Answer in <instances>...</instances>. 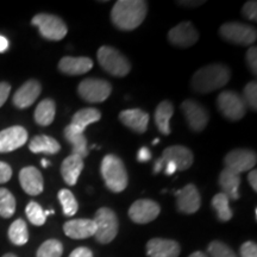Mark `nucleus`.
<instances>
[{
	"label": "nucleus",
	"instance_id": "obj_1",
	"mask_svg": "<svg viewBox=\"0 0 257 257\" xmlns=\"http://www.w3.org/2000/svg\"><path fill=\"white\" fill-rule=\"evenodd\" d=\"M148 14V4L143 0H119L111 11V21L117 29L131 31L140 27Z\"/></svg>",
	"mask_w": 257,
	"mask_h": 257
},
{
	"label": "nucleus",
	"instance_id": "obj_2",
	"mask_svg": "<svg viewBox=\"0 0 257 257\" xmlns=\"http://www.w3.org/2000/svg\"><path fill=\"white\" fill-rule=\"evenodd\" d=\"M231 70L223 63H212L194 73L191 86L193 91L206 94L223 88L230 81Z\"/></svg>",
	"mask_w": 257,
	"mask_h": 257
},
{
	"label": "nucleus",
	"instance_id": "obj_3",
	"mask_svg": "<svg viewBox=\"0 0 257 257\" xmlns=\"http://www.w3.org/2000/svg\"><path fill=\"white\" fill-rule=\"evenodd\" d=\"M101 175L106 187L111 192L120 193L127 186V172L124 162L115 155H106L101 162Z\"/></svg>",
	"mask_w": 257,
	"mask_h": 257
},
{
	"label": "nucleus",
	"instance_id": "obj_4",
	"mask_svg": "<svg viewBox=\"0 0 257 257\" xmlns=\"http://www.w3.org/2000/svg\"><path fill=\"white\" fill-rule=\"evenodd\" d=\"M96 57L101 68L115 78H123L130 73L131 64L128 60L114 48L108 46L101 47L96 53Z\"/></svg>",
	"mask_w": 257,
	"mask_h": 257
},
{
	"label": "nucleus",
	"instance_id": "obj_5",
	"mask_svg": "<svg viewBox=\"0 0 257 257\" xmlns=\"http://www.w3.org/2000/svg\"><path fill=\"white\" fill-rule=\"evenodd\" d=\"M96 242L108 244L115 238L118 233V218L111 208L101 207L96 211L94 219Z\"/></svg>",
	"mask_w": 257,
	"mask_h": 257
},
{
	"label": "nucleus",
	"instance_id": "obj_6",
	"mask_svg": "<svg viewBox=\"0 0 257 257\" xmlns=\"http://www.w3.org/2000/svg\"><path fill=\"white\" fill-rule=\"evenodd\" d=\"M194 156L188 148L182 146H172L163 150L162 155L154 163V173L157 174L165 168L167 163L173 162L180 172H184L192 167Z\"/></svg>",
	"mask_w": 257,
	"mask_h": 257
},
{
	"label": "nucleus",
	"instance_id": "obj_7",
	"mask_svg": "<svg viewBox=\"0 0 257 257\" xmlns=\"http://www.w3.org/2000/svg\"><path fill=\"white\" fill-rule=\"evenodd\" d=\"M31 23L38 28L42 37L49 41L63 40L68 32L66 23L55 15L38 14L32 18Z\"/></svg>",
	"mask_w": 257,
	"mask_h": 257
},
{
	"label": "nucleus",
	"instance_id": "obj_8",
	"mask_svg": "<svg viewBox=\"0 0 257 257\" xmlns=\"http://www.w3.org/2000/svg\"><path fill=\"white\" fill-rule=\"evenodd\" d=\"M217 106L220 113L231 121L242 119L246 112V105L242 96L231 89L223 91L218 95Z\"/></svg>",
	"mask_w": 257,
	"mask_h": 257
},
{
	"label": "nucleus",
	"instance_id": "obj_9",
	"mask_svg": "<svg viewBox=\"0 0 257 257\" xmlns=\"http://www.w3.org/2000/svg\"><path fill=\"white\" fill-rule=\"evenodd\" d=\"M219 34L224 40L238 46H252L257 38L255 28L238 22L223 24L219 29Z\"/></svg>",
	"mask_w": 257,
	"mask_h": 257
},
{
	"label": "nucleus",
	"instance_id": "obj_10",
	"mask_svg": "<svg viewBox=\"0 0 257 257\" xmlns=\"http://www.w3.org/2000/svg\"><path fill=\"white\" fill-rule=\"evenodd\" d=\"M112 92L111 83L104 79L89 78L82 80L78 86L80 98L87 102H104Z\"/></svg>",
	"mask_w": 257,
	"mask_h": 257
},
{
	"label": "nucleus",
	"instance_id": "obj_11",
	"mask_svg": "<svg viewBox=\"0 0 257 257\" xmlns=\"http://www.w3.org/2000/svg\"><path fill=\"white\" fill-rule=\"evenodd\" d=\"M256 153L249 149H234L224 157L225 169L240 175L256 166Z\"/></svg>",
	"mask_w": 257,
	"mask_h": 257
},
{
	"label": "nucleus",
	"instance_id": "obj_12",
	"mask_svg": "<svg viewBox=\"0 0 257 257\" xmlns=\"http://www.w3.org/2000/svg\"><path fill=\"white\" fill-rule=\"evenodd\" d=\"M181 111L191 130L195 131V133H200L207 126L210 115H208L206 108L201 104H199L198 101L192 100V99L185 100L181 104Z\"/></svg>",
	"mask_w": 257,
	"mask_h": 257
},
{
	"label": "nucleus",
	"instance_id": "obj_13",
	"mask_svg": "<svg viewBox=\"0 0 257 257\" xmlns=\"http://www.w3.org/2000/svg\"><path fill=\"white\" fill-rule=\"evenodd\" d=\"M161 212L160 205L150 199H140L128 208V217L136 224H148L155 220Z\"/></svg>",
	"mask_w": 257,
	"mask_h": 257
},
{
	"label": "nucleus",
	"instance_id": "obj_14",
	"mask_svg": "<svg viewBox=\"0 0 257 257\" xmlns=\"http://www.w3.org/2000/svg\"><path fill=\"white\" fill-rule=\"evenodd\" d=\"M168 40L173 46L189 48L198 42L199 32L191 22H182L169 31Z\"/></svg>",
	"mask_w": 257,
	"mask_h": 257
},
{
	"label": "nucleus",
	"instance_id": "obj_15",
	"mask_svg": "<svg viewBox=\"0 0 257 257\" xmlns=\"http://www.w3.org/2000/svg\"><path fill=\"white\" fill-rule=\"evenodd\" d=\"M176 206L182 213L193 214L201 206V195L195 185L189 184L176 192Z\"/></svg>",
	"mask_w": 257,
	"mask_h": 257
},
{
	"label": "nucleus",
	"instance_id": "obj_16",
	"mask_svg": "<svg viewBox=\"0 0 257 257\" xmlns=\"http://www.w3.org/2000/svg\"><path fill=\"white\" fill-rule=\"evenodd\" d=\"M28 141V131L23 126H11L0 131V153H10L23 147Z\"/></svg>",
	"mask_w": 257,
	"mask_h": 257
},
{
	"label": "nucleus",
	"instance_id": "obj_17",
	"mask_svg": "<svg viewBox=\"0 0 257 257\" xmlns=\"http://www.w3.org/2000/svg\"><path fill=\"white\" fill-rule=\"evenodd\" d=\"M42 91L41 83L37 80H29L14 95V105L17 108H28L37 100Z\"/></svg>",
	"mask_w": 257,
	"mask_h": 257
},
{
	"label": "nucleus",
	"instance_id": "obj_18",
	"mask_svg": "<svg viewBox=\"0 0 257 257\" xmlns=\"http://www.w3.org/2000/svg\"><path fill=\"white\" fill-rule=\"evenodd\" d=\"M22 188L29 195H38L43 192L44 182L41 172L35 167H25L19 173Z\"/></svg>",
	"mask_w": 257,
	"mask_h": 257
},
{
	"label": "nucleus",
	"instance_id": "obj_19",
	"mask_svg": "<svg viewBox=\"0 0 257 257\" xmlns=\"http://www.w3.org/2000/svg\"><path fill=\"white\" fill-rule=\"evenodd\" d=\"M181 248L173 239L153 238L147 243V255L149 257H179Z\"/></svg>",
	"mask_w": 257,
	"mask_h": 257
},
{
	"label": "nucleus",
	"instance_id": "obj_20",
	"mask_svg": "<svg viewBox=\"0 0 257 257\" xmlns=\"http://www.w3.org/2000/svg\"><path fill=\"white\" fill-rule=\"evenodd\" d=\"M119 120L137 134H144L149 124V114L141 108H130L119 113Z\"/></svg>",
	"mask_w": 257,
	"mask_h": 257
},
{
	"label": "nucleus",
	"instance_id": "obj_21",
	"mask_svg": "<svg viewBox=\"0 0 257 257\" xmlns=\"http://www.w3.org/2000/svg\"><path fill=\"white\" fill-rule=\"evenodd\" d=\"M66 236L73 239H85L94 236L95 224L93 219H72L63 225Z\"/></svg>",
	"mask_w": 257,
	"mask_h": 257
},
{
	"label": "nucleus",
	"instance_id": "obj_22",
	"mask_svg": "<svg viewBox=\"0 0 257 257\" xmlns=\"http://www.w3.org/2000/svg\"><path fill=\"white\" fill-rule=\"evenodd\" d=\"M93 68V61L89 57L64 56L60 60L59 69L66 75H82Z\"/></svg>",
	"mask_w": 257,
	"mask_h": 257
},
{
	"label": "nucleus",
	"instance_id": "obj_23",
	"mask_svg": "<svg viewBox=\"0 0 257 257\" xmlns=\"http://www.w3.org/2000/svg\"><path fill=\"white\" fill-rule=\"evenodd\" d=\"M83 159L70 154L68 157H66L61 165V174L67 185L75 186L78 182L79 176L81 174L83 169Z\"/></svg>",
	"mask_w": 257,
	"mask_h": 257
},
{
	"label": "nucleus",
	"instance_id": "obj_24",
	"mask_svg": "<svg viewBox=\"0 0 257 257\" xmlns=\"http://www.w3.org/2000/svg\"><path fill=\"white\" fill-rule=\"evenodd\" d=\"M100 118H101L100 111L96 110V108H93V107L82 108V110L78 111L73 115L69 126L74 128L75 131H79V133L83 134L88 125L96 123V121L100 120Z\"/></svg>",
	"mask_w": 257,
	"mask_h": 257
},
{
	"label": "nucleus",
	"instance_id": "obj_25",
	"mask_svg": "<svg viewBox=\"0 0 257 257\" xmlns=\"http://www.w3.org/2000/svg\"><path fill=\"white\" fill-rule=\"evenodd\" d=\"M219 186L223 191L221 193H224L230 200L239 199L238 189L240 186V175L224 168L219 175Z\"/></svg>",
	"mask_w": 257,
	"mask_h": 257
},
{
	"label": "nucleus",
	"instance_id": "obj_26",
	"mask_svg": "<svg viewBox=\"0 0 257 257\" xmlns=\"http://www.w3.org/2000/svg\"><path fill=\"white\" fill-rule=\"evenodd\" d=\"M64 137H66L67 142L72 146V154L73 155H78L81 159H85L88 155V144L87 138L82 133L75 131L74 128L66 126L64 128Z\"/></svg>",
	"mask_w": 257,
	"mask_h": 257
},
{
	"label": "nucleus",
	"instance_id": "obj_27",
	"mask_svg": "<svg viewBox=\"0 0 257 257\" xmlns=\"http://www.w3.org/2000/svg\"><path fill=\"white\" fill-rule=\"evenodd\" d=\"M174 113V105L169 100H163L157 105L155 110V124L162 135L168 136L170 134L169 121Z\"/></svg>",
	"mask_w": 257,
	"mask_h": 257
},
{
	"label": "nucleus",
	"instance_id": "obj_28",
	"mask_svg": "<svg viewBox=\"0 0 257 257\" xmlns=\"http://www.w3.org/2000/svg\"><path fill=\"white\" fill-rule=\"evenodd\" d=\"M29 149L35 154L43 153L48 154V155H54V154L60 152L61 147L55 138L46 136V135H41V136L32 138L30 144H29Z\"/></svg>",
	"mask_w": 257,
	"mask_h": 257
},
{
	"label": "nucleus",
	"instance_id": "obj_29",
	"mask_svg": "<svg viewBox=\"0 0 257 257\" xmlns=\"http://www.w3.org/2000/svg\"><path fill=\"white\" fill-rule=\"evenodd\" d=\"M56 113V105L51 99H44L35 110V120L41 126H48L54 121Z\"/></svg>",
	"mask_w": 257,
	"mask_h": 257
},
{
	"label": "nucleus",
	"instance_id": "obj_30",
	"mask_svg": "<svg viewBox=\"0 0 257 257\" xmlns=\"http://www.w3.org/2000/svg\"><path fill=\"white\" fill-rule=\"evenodd\" d=\"M213 210L217 212L218 219L221 221H229L232 218L233 213L230 208V199L224 193H218L212 199L211 202Z\"/></svg>",
	"mask_w": 257,
	"mask_h": 257
},
{
	"label": "nucleus",
	"instance_id": "obj_31",
	"mask_svg": "<svg viewBox=\"0 0 257 257\" xmlns=\"http://www.w3.org/2000/svg\"><path fill=\"white\" fill-rule=\"evenodd\" d=\"M9 238L15 245H24L29 240L27 223L23 219H17L9 227Z\"/></svg>",
	"mask_w": 257,
	"mask_h": 257
},
{
	"label": "nucleus",
	"instance_id": "obj_32",
	"mask_svg": "<svg viewBox=\"0 0 257 257\" xmlns=\"http://www.w3.org/2000/svg\"><path fill=\"white\" fill-rule=\"evenodd\" d=\"M57 197H59V200L61 202V205H62L64 216L72 217L78 212L79 204L78 201H76L75 197H74V194L69 191V189H61Z\"/></svg>",
	"mask_w": 257,
	"mask_h": 257
},
{
	"label": "nucleus",
	"instance_id": "obj_33",
	"mask_svg": "<svg viewBox=\"0 0 257 257\" xmlns=\"http://www.w3.org/2000/svg\"><path fill=\"white\" fill-rule=\"evenodd\" d=\"M16 211V199L6 188H0V217L11 218Z\"/></svg>",
	"mask_w": 257,
	"mask_h": 257
},
{
	"label": "nucleus",
	"instance_id": "obj_34",
	"mask_svg": "<svg viewBox=\"0 0 257 257\" xmlns=\"http://www.w3.org/2000/svg\"><path fill=\"white\" fill-rule=\"evenodd\" d=\"M63 253V245L57 239H48L38 248L37 257H61Z\"/></svg>",
	"mask_w": 257,
	"mask_h": 257
},
{
	"label": "nucleus",
	"instance_id": "obj_35",
	"mask_svg": "<svg viewBox=\"0 0 257 257\" xmlns=\"http://www.w3.org/2000/svg\"><path fill=\"white\" fill-rule=\"evenodd\" d=\"M25 212H27V217L31 224L36 225V226H41V225L46 223V214H44L43 208H42L41 205L37 204V202H29L27 208H25Z\"/></svg>",
	"mask_w": 257,
	"mask_h": 257
},
{
	"label": "nucleus",
	"instance_id": "obj_36",
	"mask_svg": "<svg viewBox=\"0 0 257 257\" xmlns=\"http://www.w3.org/2000/svg\"><path fill=\"white\" fill-rule=\"evenodd\" d=\"M207 251L211 257H237L229 245L219 240H213L208 245Z\"/></svg>",
	"mask_w": 257,
	"mask_h": 257
},
{
	"label": "nucleus",
	"instance_id": "obj_37",
	"mask_svg": "<svg viewBox=\"0 0 257 257\" xmlns=\"http://www.w3.org/2000/svg\"><path fill=\"white\" fill-rule=\"evenodd\" d=\"M243 100L246 106L251 107L253 111L257 108V83L256 81L249 82L243 89Z\"/></svg>",
	"mask_w": 257,
	"mask_h": 257
},
{
	"label": "nucleus",
	"instance_id": "obj_38",
	"mask_svg": "<svg viewBox=\"0 0 257 257\" xmlns=\"http://www.w3.org/2000/svg\"><path fill=\"white\" fill-rule=\"evenodd\" d=\"M245 60L250 72H251L253 75H256L257 74V48L255 46L250 47L248 51H246Z\"/></svg>",
	"mask_w": 257,
	"mask_h": 257
},
{
	"label": "nucleus",
	"instance_id": "obj_39",
	"mask_svg": "<svg viewBox=\"0 0 257 257\" xmlns=\"http://www.w3.org/2000/svg\"><path fill=\"white\" fill-rule=\"evenodd\" d=\"M242 14L244 17L249 21L256 22L257 19V3L255 0H251V2L245 3V5L243 6Z\"/></svg>",
	"mask_w": 257,
	"mask_h": 257
},
{
	"label": "nucleus",
	"instance_id": "obj_40",
	"mask_svg": "<svg viewBox=\"0 0 257 257\" xmlns=\"http://www.w3.org/2000/svg\"><path fill=\"white\" fill-rule=\"evenodd\" d=\"M240 257H257V245L253 242H245L240 246Z\"/></svg>",
	"mask_w": 257,
	"mask_h": 257
},
{
	"label": "nucleus",
	"instance_id": "obj_41",
	"mask_svg": "<svg viewBox=\"0 0 257 257\" xmlns=\"http://www.w3.org/2000/svg\"><path fill=\"white\" fill-rule=\"evenodd\" d=\"M12 176V168L8 163L0 161V185L8 182Z\"/></svg>",
	"mask_w": 257,
	"mask_h": 257
},
{
	"label": "nucleus",
	"instance_id": "obj_42",
	"mask_svg": "<svg viewBox=\"0 0 257 257\" xmlns=\"http://www.w3.org/2000/svg\"><path fill=\"white\" fill-rule=\"evenodd\" d=\"M10 92H11V85L8 82H0V107L8 100Z\"/></svg>",
	"mask_w": 257,
	"mask_h": 257
},
{
	"label": "nucleus",
	"instance_id": "obj_43",
	"mask_svg": "<svg viewBox=\"0 0 257 257\" xmlns=\"http://www.w3.org/2000/svg\"><path fill=\"white\" fill-rule=\"evenodd\" d=\"M69 257H93V252L86 246H80L70 252Z\"/></svg>",
	"mask_w": 257,
	"mask_h": 257
},
{
	"label": "nucleus",
	"instance_id": "obj_44",
	"mask_svg": "<svg viewBox=\"0 0 257 257\" xmlns=\"http://www.w3.org/2000/svg\"><path fill=\"white\" fill-rule=\"evenodd\" d=\"M149 160H152V153H150V150L147 147L141 148L140 152L137 153L138 162H148Z\"/></svg>",
	"mask_w": 257,
	"mask_h": 257
},
{
	"label": "nucleus",
	"instance_id": "obj_45",
	"mask_svg": "<svg viewBox=\"0 0 257 257\" xmlns=\"http://www.w3.org/2000/svg\"><path fill=\"white\" fill-rule=\"evenodd\" d=\"M248 181L253 191L257 192V172H256V169L250 170V173L248 175Z\"/></svg>",
	"mask_w": 257,
	"mask_h": 257
},
{
	"label": "nucleus",
	"instance_id": "obj_46",
	"mask_svg": "<svg viewBox=\"0 0 257 257\" xmlns=\"http://www.w3.org/2000/svg\"><path fill=\"white\" fill-rule=\"evenodd\" d=\"M165 173H166V175H173L174 174V173L176 172V170H178V168H176V166L174 165V163L173 162H169V163H167V165L165 166Z\"/></svg>",
	"mask_w": 257,
	"mask_h": 257
},
{
	"label": "nucleus",
	"instance_id": "obj_47",
	"mask_svg": "<svg viewBox=\"0 0 257 257\" xmlns=\"http://www.w3.org/2000/svg\"><path fill=\"white\" fill-rule=\"evenodd\" d=\"M9 49V41L8 38L3 35H0V53H5Z\"/></svg>",
	"mask_w": 257,
	"mask_h": 257
},
{
	"label": "nucleus",
	"instance_id": "obj_48",
	"mask_svg": "<svg viewBox=\"0 0 257 257\" xmlns=\"http://www.w3.org/2000/svg\"><path fill=\"white\" fill-rule=\"evenodd\" d=\"M178 4L187 6V8H195V6H200L204 4V2H178Z\"/></svg>",
	"mask_w": 257,
	"mask_h": 257
},
{
	"label": "nucleus",
	"instance_id": "obj_49",
	"mask_svg": "<svg viewBox=\"0 0 257 257\" xmlns=\"http://www.w3.org/2000/svg\"><path fill=\"white\" fill-rule=\"evenodd\" d=\"M189 257H208V256L206 255V253L202 252V251H195V252L191 253V255H189Z\"/></svg>",
	"mask_w": 257,
	"mask_h": 257
},
{
	"label": "nucleus",
	"instance_id": "obj_50",
	"mask_svg": "<svg viewBox=\"0 0 257 257\" xmlns=\"http://www.w3.org/2000/svg\"><path fill=\"white\" fill-rule=\"evenodd\" d=\"M41 163H42V166L44 167V168H47V167L49 166V162H48L47 160H42V161H41Z\"/></svg>",
	"mask_w": 257,
	"mask_h": 257
},
{
	"label": "nucleus",
	"instance_id": "obj_51",
	"mask_svg": "<svg viewBox=\"0 0 257 257\" xmlns=\"http://www.w3.org/2000/svg\"><path fill=\"white\" fill-rule=\"evenodd\" d=\"M3 257H17V256L14 255V253H5V255Z\"/></svg>",
	"mask_w": 257,
	"mask_h": 257
},
{
	"label": "nucleus",
	"instance_id": "obj_52",
	"mask_svg": "<svg viewBox=\"0 0 257 257\" xmlns=\"http://www.w3.org/2000/svg\"><path fill=\"white\" fill-rule=\"evenodd\" d=\"M159 142H160V140H159V138H156V140L153 142V144H154V146H155V144H157Z\"/></svg>",
	"mask_w": 257,
	"mask_h": 257
}]
</instances>
